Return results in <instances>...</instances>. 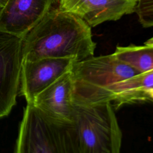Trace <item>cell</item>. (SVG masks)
<instances>
[{
    "label": "cell",
    "instance_id": "obj_3",
    "mask_svg": "<svg viewBox=\"0 0 153 153\" xmlns=\"http://www.w3.org/2000/svg\"><path fill=\"white\" fill-rule=\"evenodd\" d=\"M71 123L79 153H120L123 134L111 103H74Z\"/></svg>",
    "mask_w": 153,
    "mask_h": 153
},
{
    "label": "cell",
    "instance_id": "obj_12",
    "mask_svg": "<svg viewBox=\"0 0 153 153\" xmlns=\"http://www.w3.org/2000/svg\"><path fill=\"white\" fill-rule=\"evenodd\" d=\"M134 12L136 13L142 27L153 26V0H137Z\"/></svg>",
    "mask_w": 153,
    "mask_h": 153
},
{
    "label": "cell",
    "instance_id": "obj_9",
    "mask_svg": "<svg viewBox=\"0 0 153 153\" xmlns=\"http://www.w3.org/2000/svg\"><path fill=\"white\" fill-rule=\"evenodd\" d=\"M137 0H57L60 10L72 13L90 27L116 21L134 11Z\"/></svg>",
    "mask_w": 153,
    "mask_h": 153
},
{
    "label": "cell",
    "instance_id": "obj_13",
    "mask_svg": "<svg viewBox=\"0 0 153 153\" xmlns=\"http://www.w3.org/2000/svg\"><path fill=\"white\" fill-rule=\"evenodd\" d=\"M7 0H0V13L6 4Z\"/></svg>",
    "mask_w": 153,
    "mask_h": 153
},
{
    "label": "cell",
    "instance_id": "obj_11",
    "mask_svg": "<svg viewBox=\"0 0 153 153\" xmlns=\"http://www.w3.org/2000/svg\"><path fill=\"white\" fill-rule=\"evenodd\" d=\"M121 62L131 67L139 73L153 71V38L145 42L143 45L130 44L116 47L113 53Z\"/></svg>",
    "mask_w": 153,
    "mask_h": 153
},
{
    "label": "cell",
    "instance_id": "obj_4",
    "mask_svg": "<svg viewBox=\"0 0 153 153\" xmlns=\"http://www.w3.org/2000/svg\"><path fill=\"white\" fill-rule=\"evenodd\" d=\"M71 72L74 102L80 105L103 103L105 93L110 85L140 74L119 61L113 53L74 62Z\"/></svg>",
    "mask_w": 153,
    "mask_h": 153
},
{
    "label": "cell",
    "instance_id": "obj_8",
    "mask_svg": "<svg viewBox=\"0 0 153 153\" xmlns=\"http://www.w3.org/2000/svg\"><path fill=\"white\" fill-rule=\"evenodd\" d=\"M32 105L47 118L71 123L74 111V81L71 71L40 92Z\"/></svg>",
    "mask_w": 153,
    "mask_h": 153
},
{
    "label": "cell",
    "instance_id": "obj_7",
    "mask_svg": "<svg viewBox=\"0 0 153 153\" xmlns=\"http://www.w3.org/2000/svg\"><path fill=\"white\" fill-rule=\"evenodd\" d=\"M57 0H7L0 13V30L24 38Z\"/></svg>",
    "mask_w": 153,
    "mask_h": 153
},
{
    "label": "cell",
    "instance_id": "obj_6",
    "mask_svg": "<svg viewBox=\"0 0 153 153\" xmlns=\"http://www.w3.org/2000/svg\"><path fill=\"white\" fill-rule=\"evenodd\" d=\"M75 61L71 58H43L23 60L19 92L27 103L65 73L70 71Z\"/></svg>",
    "mask_w": 153,
    "mask_h": 153
},
{
    "label": "cell",
    "instance_id": "obj_10",
    "mask_svg": "<svg viewBox=\"0 0 153 153\" xmlns=\"http://www.w3.org/2000/svg\"><path fill=\"white\" fill-rule=\"evenodd\" d=\"M153 71L140 73L117 82L106 90L103 103H111L114 109L131 103L152 102Z\"/></svg>",
    "mask_w": 153,
    "mask_h": 153
},
{
    "label": "cell",
    "instance_id": "obj_2",
    "mask_svg": "<svg viewBox=\"0 0 153 153\" xmlns=\"http://www.w3.org/2000/svg\"><path fill=\"white\" fill-rule=\"evenodd\" d=\"M14 153H79L72 123L53 121L27 103Z\"/></svg>",
    "mask_w": 153,
    "mask_h": 153
},
{
    "label": "cell",
    "instance_id": "obj_5",
    "mask_svg": "<svg viewBox=\"0 0 153 153\" xmlns=\"http://www.w3.org/2000/svg\"><path fill=\"white\" fill-rule=\"evenodd\" d=\"M23 38L0 30V119L16 104L20 90Z\"/></svg>",
    "mask_w": 153,
    "mask_h": 153
},
{
    "label": "cell",
    "instance_id": "obj_1",
    "mask_svg": "<svg viewBox=\"0 0 153 153\" xmlns=\"http://www.w3.org/2000/svg\"><path fill=\"white\" fill-rule=\"evenodd\" d=\"M96 47L84 20L53 8L23 38V60L71 58L77 62L93 56Z\"/></svg>",
    "mask_w": 153,
    "mask_h": 153
}]
</instances>
